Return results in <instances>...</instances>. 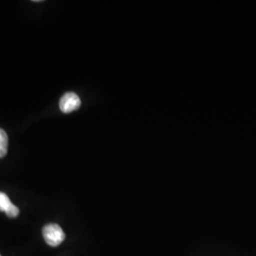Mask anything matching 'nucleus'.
Returning a JSON list of instances; mask_svg holds the SVG:
<instances>
[{
    "label": "nucleus",
    "mask_w": 256,
    "mask_h": 256,
    "mask_svg": "<svg viewBox=\"0 0 256 256\" xmlns=\"http://www.w3.org/2000/svg\"><path fill=\"white\" fill-rule=\"evenodd\" d=\"M42 232L46 244L52 247H57L62 244L66 238L63 229L54 223L46 224L44 226Z\"/></svg>",
    "instance_id": "obj_1"
},
{
    "label": "nucleus",
    "mask_w": 256,
    "mask_h": 256,
    "mask_svg": "<svg viewBox=\"0 0 256 256\" xmlns=\"http://www.w3.org/2000/svg\"><path fill=\"white\" fill-rule=\"evenodd\" d=\"M81 106V100L74 92L64 93L59 102V108L64 113H70Z\"/></svg>",
    "instance_id": "obj_2"
},
{
    "label": "nucleus",
    "mask_w": 256,
    "mask_h": 256,
    "mask_svg": "<svg viewBox=\"0 0 256 256\" xmlns=\"http://www.w3.org/2000/svg\"><path fill=\"white\" fill-rule=\"evenodd\" d=\"M0 210L4 212L10 218H16L19 214L18 207L14 205L9 196L2 192H0Z\"/></svg>",
    "instance_id": "obj_3"
},
{
    "label": "nucleus",
    "mask_w": 256,
    "mask_h": 256,
    "mask_svg": "<svg viewBox=\"0 0 256 256\" xmlns=\"http://www.w3.org/2000/svg\"><path fill=\"white\" fill-rule=\"evenodd\" d=\"M8 152V135L0 128V158H4Z\"/></svg>",
    "instance_id": "obj_4"
},
{
    "label": "nucleus",
    "mask_w": 256,
    "mask_h": 256,
    "mask_svg": "<svg viewBox=\"0 0 256 256\" xmlns=\"http://www.w3.org/2000/svg\"></svg>",
    "instance_id": "obj_5"
}]
</instances>
